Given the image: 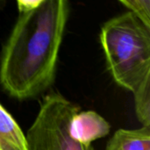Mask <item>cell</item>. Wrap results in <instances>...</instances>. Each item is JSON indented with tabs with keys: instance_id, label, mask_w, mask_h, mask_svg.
<instances>
[{
	"instance_id": "cell-4",
	"label": "cell",
	"mask_w": 150,
	"mask_h": 150,
	"mask_svg": "<svg viewBox=\"0 0 150 150\" xmlns=\"http://www.w3.org/2000/svg\"><path fill=\"white\" fill-rule=\"evenodd\" d=\"M110 123L95 111H78L70 123V134L77 142L90 144L110 134Z\"/></svg>"
},
{
	"instance_id": "cell-6",
	"label": "cell",
	"mask_w": 150,
	"mask_h": 150,
	"mask_svg": "<svg viewBox=\"0 0 150 150\" xmlns=\"http://www.w3.org/2000/svg\"><path fill=\"white\" fill-rule=\"evenodd\" d=\"M0 150H26L25 135L0 104Z\"/></svg>"
},
{
	"instance_id": "cell-7",
	"label": "cell",
	"mask_w": 150,
	"mask_h": 150,
	"mask_svg": "<svg viewBox=\"0 0 150 150\" xmlns=\"http://www.w3.org/2000/svg\"><path fill=\"white\" fill-rule=\"evenodd\" d=\"M135 114L142 127H150V74L133 91Z\"/></svg>"
},
{
	"instance_id": "cell-5",
	"label": "cell",
	"mask_w": 150,
	"mask_h": 150,
	"mask_svg": "<svg viewBox=\"0 0 150 150\" xmlns=\"http://www.w3.org/2000/svg\"><path fill=\"white\" fill-rule=\"evenodd\" d=\"M105 150H150V127L119 129L108 141Z\"/></svg>"
},
{
	"instance_id": "cell-9",
	"label": "cell",
	"mask_w": 150,
	"mask_h": 150,
	"mask_svg": "<svg viewBox=\"0 0 150 150\" xmlns=\"http://www.w3.org/2000/svg\"><path fill=\"white\" fill-rule=\"evenodd\" d=\"M40 3L41 0H18L17 1L18 13L31 11L37 8Z\"/></svg>"
},
{
	"instance_id": "cell-1",
	"label": "cell",
	"mask_w": 150,
	"mask_h": 150,
	"mask_svg": "<svg viewBox=\"0 0 150 150\" xmlns=\"http://www.w3.org/2000/svg\"><path fill=\"white\" fill-rule=\"evenodd\" d=\"M69 11L68 1L41 0L18 13L0 58V84L9 96L32 100L52 86Z\"/></svg>"
},
{
	"instance_id": "cell-8",
	"label": "cell",
	"mask_w": 150,
	"mask_h": 150,
	"mask_svg": "<svg viewBox=\"0 0 150 150\" xmlns=\"http://www.w3.org/2000/svg\"><path fill=\"white\" fill-rule=\"evenodd\" d=\"M120 3L129 9L144 25L150 28V1L149 0H120Z\"/></svg>"
},
{
	"instance_id": "cell-2",
	"label": "cell",
	"mask_w": 150,
	"mask_h": 150,
	"mask_svg": "<svg viewBox=\"0 0 150 150\" xmlns=\"http://www.w3.org/2000/svg\"><path fill=\"white\" fill-rule=\"evenodd\" d=\"M99 39L112 79L133 92L150 74V28L127 11L104 23Z\"/></svg>"
},
{
	"instance_id": "cell-3",
	"label": "cell",
	"mask_w": 150,
	"mask_h": 150,
	"mask_svg": "<svg viewBox=\"0 0 150 150\" xmlns=\"http://www.w3.org/2000/svg\"><path fill=\"white\" fill-rule=\"evenodd\" d=\"M80 111L59 92L48 93L25 135L26 150H94L92 145L76 141L70 134L73 116Z\"/></svg>"
}]
</instances>
